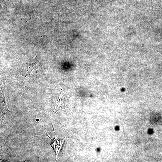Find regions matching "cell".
Returning <instances> with one entry per match:
<instances>
[{
  "label": "cell",
  "mask_w": 162,
  "mask_h": 162,
  "mask_svg": "<svg viewBox=\"0 0 162 162\" xmlns=\"http://www.w3.org/2000/svg\"><path fill=\"white\" fill-rule=\"evenodd\" d=\"M51 122L52 126V128L54 132V133L55 134V138L53 140H52V142L50 143V145L51 147L53 148V150L56 154V161L57 157L62 148L63 145L65 140V138L64 139L62 140H60L57 138L55 133L52 123Z\"/></svg>",
  "instance_id": "cell-1"
}]
</instances>
